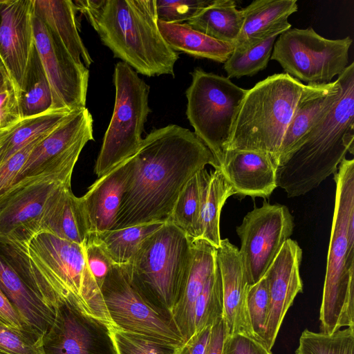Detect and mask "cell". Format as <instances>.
Masks as SVG:
<instances>
[{
	"mask_svg": "<svg viewBox=\"0 0 354 354\" xmlns=\"http://www.w3.org/2000/svg\"><path fill=\"white\" fill-rule=\"evenodd\" d=\"M0 70L3 71L7 74V72H6V68H5V66H4V64H3V62L2 60L1 55H0ZM7 75H8V74H7Z\"/></svg>",
	"mask_w": 354,
	"mask_h": 354,
	"instance_id": "816d5d0a",
	"label": "cell"
},
{
	"mask_svg": "<svg viewBox=\"0 0 354 354\" xmlns=\"http://www.w3.org/2000/svg\"><path fill=\"white\" fill-rule=\"evenodd\" d=\"M301 259V248L295 241L288 239L263 276L269 300L264 342L270 351L288 310L297 294L303 291L299 272Z\"/></svg>",
	"mask_w": 354,
	"mask_h": 354,
	"instance_id": "e0dca14e",
	"label": "cell"
},
{
	"mask_svg": "<svg viewBox=\"0 0 354 354\" xmlns=\"http://www.w3.org/2000/svg\"><path fill=\"white\" fill-rule=\"evenodd\" d=\"M79 156L71 153L55 158L1 193L0 234L14 231L37 232L53 196L61 187L71 185Z\"/></svg>",
	"mask_w": 354,
	"mask_h": 354,
	"instance_id": "30bf717a",
	"label": "cell"
},
{
	"mask_svg": "<svg viewBox=\"0 0 354 354\" xmlns=\"http://www.w3.org/2000/svg\"><path fill=\"white\" fill-rule=\"evenodd\" d=\"M227 335V326L222 317L212 326L205 354H222L223 344Z\"/></svg>",
	"mask_w": 354,
	"mask_h": 354,
	"instance_id": "c3c4849f",
	"label": "cell"
},
{
	"mask_svg": "<svg viewBox=\"0 0 354 354\" xmlns=\"http://www.w3.org/2000/svg\"><path fill=\"white\" fill-rule=\"evenodd\" d=\"M51 132L33 140L0 165V194L15 183L33 149Z\"/></svg>",
	"mask_w": 354,
	"mask_h": 354,
	"instance_id": "7bdbcfd3",
	"label": "cell"
},
{
	"mask_svg": "<svg viewBox=\"0 0 354 354\" xmlns=\"http://www.w3.org/2000/svg\"><path fill=\"white\" fill-rule=\"evenodd\" d=\"M17 122H16L15 124H13L12 126H11L10 127H9L8 129H6L3 130H0V139L2 138Z\"/></svg>",
	"mask_w": 354,
	"mask_h": 354,
	"instance_id": "f907efd6",
	"label": "cell"
},
{
	"mask_svg": "<svg viewBox=\"0 0 354 354\" xmlns=\"http://www.w3.org/2000/svg\"><path fill=\"white\" fill-rule=\"evenodd\" d=\"M268 303L267 283L263 277L257 283L250 286L247 296V306L254 337L264 344L265 324Z\"/></svg>",
	"mask_w": 354,
	"mask_h": 354,
	"instance_id": "74e56055",
	"label": "cell"
},
{
	"mask_svg": "<svg viewBox=\"0 0 354 354\" xmlns=\"http://www.w3.org/2000/svg\"><path fill=\"white\" fill-rule=\"evenodd\" d=\"M111 328L118 354H174L179 347L155 337Z\"/></svg>",
	"mask_w": 354,
	"mask_h": 354,
	"instance_id": "8d00e7d4",
	"label": "cell"
},
{
	"mask_svg": "<svg viewBox=\"0 0 354 354\" xmlns=\"http://www.w3.org/2000/svg\"><path fill=\"white\" fill-rule=\"evenodd\" d=\"M41 230L80 245L86 242L90 234L86 212L71 185L61 187L49 202L39 223Z\"/></svg>",
	"mask_w": 354,
	"mask_h": 354,
	"instance_id": "d4e9b609",
	"label": "cell"
},
{
	"mask_svg": "<svg viewBox=\"0 0 354 354\" xmlns=\"http://www.w3.org/2000/svg\"><path fill=\"white\" fill-rule=\"evenodd\" d=\"M4 0H0V4L3 2Z\"/></svg>",
	"mask_w": 354,
	"mask_h": 354,
	"instance_id": "f5cc1de1",
	"label": "cell"
},
{
	"mask_svg": "<svg viewBox=\"0 0 354 354\" xmlns=\"http://www.w3.org/2000/svg\"><path fill=\"white\" fill-rule=\"evenodd\" d=\"M213 0H156L158 20L168 24L187 22Z\"/></svg>",
	"mask_w": 354,
	"mask_h": 354,
	"instance_id": "f35d334b",
	"label": "cell"
},
{
	"mask_svg": "<svg viewBox=\"0 0 354 354\" xmlns=\"http://www.w3.org/2000/svg\"><path fill=\"white\" fill-rule=\"evenodd\" d=\"M34 14L46 26L71 57L87 68L93 59L78 32L76 8L71 0H33Z\"/></svg>",
	"mask_w": 354,
	"mask_h": 354,
	"instance_id": "484cf974",
	"label": "cell"
},
{
	"mask_svg": "<svg viewBox=\"0 0 354 354\" xmlns=\"http://www.w3.org/2000/svg\"><path fill=\"white\" fill-rule=\"evenodd\" d=\"M33 16V0H4L0 4V55L19 104L35 51Z\"/></svg>",
	"mask_w": 354,
	"mask_h": 354,
	"instance_id": "2e32d148",
	"label": "cell"
},
{
	"mask_svg": "<svg viewBox=\"0 0 354 354\" xmlns=\"http://www.w3.org/2000/svg\"><path fill=\"white\" fill-rule=\"evenodd\" d=\"M131 158V169L112 230L165 222L189 180L207 165H219L189 129L169 124L154 129Z\"/></svg>",
	"mask_w": 354,
	"mask_h": 354,
	"instance_id": "6da1fadb",
	"label": "cell"
},
{
	"mask_svg": "<svg viewBox=\"0 0 354 354\" xmlns=\"http://www.w3.org/2000/svg\"><path fill=\"white\" fill-rule=\"evenodd\" d=\"M113 83V112L94 168L98 178L136 153L151 111L149 85L127 64L119 62L115 65Z\"/></svg>",
	"mask_w": 354,
	"mask_h": 354,
	"instance_id": "9c48e42d",
	"label": "cell"
},
{
	"mask_svg": "<svg viewBox=\"0 0 354 354\" xmlns=\"http://www.w3.org/2000/svg\"><path fill=\"white\" fill-rule=\"evenodd\" d=\"M281 35L274 33L241 50H233L224 63L227 77L252 76L265 69L270 59L274 42Z\"/></svg>",
	"mask_w": 354,
	"mask_h": 354,
	"instance_id": "836d02e7",
	"label": "cell"
},
{
	"mask_svg": "<svg viewBox=\"0 0 354 354\" xmlns=\"http://www.w3.org/2000/svg\"><path fill=\"white\" fill-rule=\"evenodd\" d=\"M193 257L183 290L171 311L172 319L184 343L194 333V306L216 266V249L202 239L192 241Z\"/></svg>",
	"mask_w": 354,
	"mask_h": 354,
	"instance_id": "603a6c76",
	"label": "cell"
},
{
	"mask_svg": "<svg viewBox=\"0 0 354 354\" xmlns=\"http://www.w3.org/2000/svg\"><path fill=\"white\" fill-rule=\"evenodd\" d=\"M222 354H272L262 342L243 334L227 335Z\"/></svg>",
	"mask_w": 354,
	"mask_h": 354,
	"instance_id": "ee69618b",
	"label": "cell"
},
{
	"mask_svg": "<svg viewBox=\"0 0 354 354\" xmlns=\"http://www.w3.org/2000/svg\"><path fill=\"white\" fill-rule=\"evenodd\" d=\"M216 262L223 287V318L228 335L243 334L255 338L247 306L250 286L239 249L228 239H221L216 249Z\"/></svg>",
	"mask_w": 354,
	"mask_h": 354,
	"instance_id": "ac0fdd59",
	"label": "cell"
},
{
	"mask_svg": "<svg viewBox=\"0 0 354 354\" xmlns=\"http://www.w3.org/2000/svg\"><path fill=\"white\" fill-rule=\"evenodd\" d=\"M72 111L49 109L39 114L23 117L0 139V165L33 140L53 131Z\"/></svg>",
	"mask_w": 354,
	"mask_h": 354,
	"instance_id": "4dcf8cb0",
	"label": "cell"
},
{
	"mask_svg": "<svg viewBox=\"0 0 354 354\" xmlns=\"http://www.w3.org/2000/svg\"><path fill=\"white\" fill-rule=\"evenodd\" d=\"M35 51L51 92V109L86 107L89 71L68 53L44 23L34 14Z\"/></svg>",
	"mask_w": 354,
	"mask_h": 354,
	"instance_id": "9a60e30c",
	"label": "cell"
},
{
	"mask_svg": "<svg viewBox=\"0 0 354 354\" xmlns=\"http://www.w3.org/2000/svg\"><path fill=\"white\" fill-rule=\"evenodd\" d=\"M243 22L241 10L233 0H213L185 22L192 28L216 40L234 44Z\"/></svg>",
	"mask_w": 354,
	"mask_h": 354,
	"instance_id": "f546056e",
	"label": "cell"
},
{
	"mask_svg": "<svg viewBox=\"0 0 354 354\" xmlns=\"http://www.w3.org/2000/svg\"><path fill=\"white\" fill-rule=\"evenodd\" d=\"M209 172L203 169L186 183L167 221L182 230L192 241L196 239L202 193Z\"/></svg>",
	"mask_w": 354,
	"mask_h": 354,
	"instance_id": "d6a6232c",
	"label": "cell"
},
{
	"mask_svg": "<svg viewBox=\"0 0 354 354\" xmlns=\"http://www.w3.org/2000/svg\"><path fill=\"white\" fill-rule=\"evenodd\" d=\"M165 222L145 223L93 234L113 263L122 266L131 259L142 242L160 228Z\"/></svg>",
	"mask_w": 354,
	"mask_h": 354,
	"instance_id": "1f68e13d",
	"label": "cell"
},
{
	"mask_svg": "<svg viewBox=\"0 0 354 354\" xmlns=\"http://www.w3.org/2000/svg\"><path fill=\"white\" fill-rule=\"evenodd\" d=\"M335 198L322 300V332L354 326V239L348 236L354 216V160L344 158L334 174Z\"/></svg>",
	"mask_w": 354,
	"mask_h": 354,
	"instance_id": "8992f818",
	"label": "cell"
},
{
	"mask_svg": "<svg viewBox=\"0 0 354 354\" xmlns=\"http://www.w3.org/2000/svg\"><path fill=\"white\" fill-rule=\"evenodd\" d=\"M337 78L341 88L334 105L277 167V185L288 197L316 188L337 171L348 152L354 153V63Z\"/></svg>",
	"mask_w": 354,
	"mask_h": 354,
	"instance_id": "277c9868",
	"label": "cell"
},
{
	"mask_svg": "<svg viewBox=\"0 0 354 354\" xmlns=\"http://www.w3.org/2000/svg\"><path fill=\"white\" fill-rule=\"evenodd\" d=\"M295 354H354V326L332 333L305 329Z\"/></svg>",
	"mask_w": 354,
	"mask_h": 354,
	"instance_id": "e575fe53",
	"label": "cell"
},
{
	"mask_svg": "<svg viewBox=\"0 0 354 354\" xmlns=\"http://www.w3.org/2000/svg\"><path fill=\"white\" fill-rule=\"evenodd\" d=\"M100 290L111 327L178 346L184 344L173 319L160 313L141 297L120 266L113 265Z\"/></svg>",
	"mask_w": 354,
	"mask_h": 354,
	"instance_id": "7c38bea8",
	"label": "cell"
},
{
	"mask_svg": "<svg viewBox=\"0 0 354 354\" xmlns=\"http://www.w3.org/2000/svg\"><path fill=\"white\" fill-rule=\"evenodd\" d=\"M51 92L41 70L37 80L27 88L20 102V111L23 117L43 113L50 108Z\"/></svg>",
	"mask_w": 354,
	"mask_h": 354,
	"instance_id": "b9f144b4",
	"label": "cell"
},
{
	"mask_svg": "<svg viewBox=\"0 0 354 354\" xmlns=\"http://www.w3.org/2000/svg\"><path fill=\"white\" fill-rule=\"evenodd\" d=\"M0 290L31 329L43 337L55 319V308L46 304L0 254Z\"/></svg>",
	"mask_w": 354,
	"mask_h": 354,
	"instance_id": "4316f807",
	"label": "cell"
},
{
	"mask_svg": "<svg viewBox=\"0 0 354 354\" xmlns=\"http://www.w3.org/2000/svg\"><path fill=\"white\" fill-rule=\"evenodd\" d=\"M294 218L287 206L264 201L254 208L236 227L239 250L249 286L257 283L294 230Z\"/></svg>",
	"mask_w": 354,
	"mask_h": 354,
	"instance_id": "4fadbf2b",
	"label": "cell"
},
{
	"mask_svg": "<svg viewBox=\"0 0 354 354\" xmlns=\"http://www.w3.org/2000/svg\"><path fill=\"white\" fill-rule=\"evenodd\" d=\"M22 118L20 104L9 86L0 91V130L10 127Z\"/></svg>",
	"mask_w": 354,
	"mask_h": 354,
	"instance_id": "f6af8a7d",
	"label": "cell"
},
{
	"mask_svg": "<svg viewBox=\"0 0 354 354\" xmlns=\"http://www.w3.org/2000/svg\"><path fill=\"white\" fill-rule=\"evenodd\" d=\"M298 10L296 0H255L241 9L243 26L234 44L241 50L274 33L291 28L288 17Z\"/></svg>",
	"mask_w": 354,
	"mask_h": 354,
	"instance_id": "cb8c5ba5",
	"label": "cell"
},
{
	"mask_svg": "<svg viewBox=\"0 0 354 354\" xmlns=\"http://www.w3.org/2000/svg\"><path fill=\"white\" fill-rule=\"evenodd\" d=\"M83 246L91 274L101 290L105 278L115 263L95 234H89Z\"/></svg>",
	"mask_w": 354,
	"mask_h": 354,
	"instance_id": "60d3db41",
	"label": "cell"
},
{
	"mask_svg": "<svg viewBox=\"0 0 354 354\" xmlns=\"http://www.w3.org/2000/svg\"><path fill=\"white\" fill-rule=\"evenodd\" d=\"M212 326L195 333L187 342L178 347L174 354H205Z\"/></svg>",
	"mask_w": 354,
	"mask_h": 354,
	"instance_id": "7dc6e473",
	"label": "cell"
},
{
	"mask_svg": "<svg viewBox=\"0 0 354 354\" xmlns=\"http://www.w3.org/2000/svg\"><path fill=\"white\" fill-rule=\"evenodd\" d=\"M185 92L186 115L196 136L207 147L219 165L228 144L232 127L248 89L229 77L200 68L192 73Z\"/></svg>",
	"mask_w": 354,
	"mask_h": 354,
	"instance_id": "ba28073f",
	"label": "cell"
},
{
	"mask_svg": "<svg viewBox=\"0 0 354 354\" xmlns=\"http://www.w3.org/2000/svg\"><path fill=\"white\" fill-rule=\"evenodd\" d=\"M308 87L283 73L248 89L235 117L225 152L262 151L277 167L279 151L298 104Z\"/></svg>",
	"mask_w": 354,
	"mask_h": 354,
	"instance_id": "5b68a950",
	"label": "cell"
},
{
	"mask_svg": "<svg viewBox=\"0 0 354 354\" xmlns=\"http://www.w3.org/2000/svg\"><path fill=\"white\" fill-rule=\"evenodd\" d=\"M160 32L174 51L198 58L225 63L234 50V45L198 32L186 23L168 24L158 21Z\"/></svg>",
	"mask_w": 354,
	"mask_h": 354,
	"instance_id": "83f0119b",
	"label": "cell"
},
{
	"mask_svg": "<svg viewBox=\"0 0 354 354\" xmlns=\"http://www.w3.org/2000/svg\"><path fill=\"white\" fill-rule=\"evenodd\" d=\"M130 169L129 157L99 177L81 197L90 233L113 229Z\"/></svg>",
	"mask_w": 354,
	"mask_h": 354,
	"instance_id": "44dd1931",
	"label": "cell"
},
{
	"mask_svg": "<svg viewBox=\"0 0 354 354\" xmlns=\"http://www.w3.org/2000/svg\"><path fill=\"white\" fill-rule=\"evenodd\" d=\"M0 254L48 306L55 308L57 297L69 298L109 324L83 245L45 230L15 231L0 234Z\"/></svg>",
	"mask_w": 354,
	"mask_h": 354,
	"instance_id": "7a4b0ae2",
	"label": "cell"
},
{
	"mask_svg": "<svg viewBox=\"0 0 354 354\" xmlns=\"http://www.w3.org/2000/svg\"><path fill=\"white\" fill-rule=\"evenodd\" d=\"M192 240L170 222L147 237L120 266L131 286L162 315L171 311L183 290L192 261Z\"/></svg>",
	"mask_w": 354,
	"mask_h": 354,
	"instance_id": "52a82bcc",
	"label": "cell"
},
{
	"mask_svg": "<svg viewBox=\"0 0 354 354\" xmlns=\"http://www.w3.org/2000/svg\"><path fill=\"white\" fill-rule=\"evenodd\" d=\"M219 169L236 194L267 198L277 187V166L271 156L262 151H227Z\"/></svg>",
	"mask_w": 354,
	"mask_h": 354,
	"instance_id": "ffe728a7",
	"label": "cell"
},
{
	"mask_svg": "<svg viewBox=\"0 0 354 354\" xmlns=\"http://www.w3.org/2000/svg\"><path fill=\"white\" fill-rule=\"evenodd\" d=\"M93 119L86 107L72 111L64 120L32 151L15 183L34 174L50 160L62 156L80 153L93 140Z\"/></svg>",
	"mask_w": 354,
	"mask_h": 354,
	"instance_id": "d6986e66",
	"label": "cell"
},
{
	"mask_svg": "<svg viewBox=\"0 0 354 354\" xmlns=\"http://www.w3.org/2000/svg\"><path fill=\"white\" fill-rule=\"evenodd\" d=\"M55 319L41 338L44 354H118L111 326L83 311L71 299L57 297Z\"/></svg>",
	"mask_w": 354,
	"mask_h": 354,
	"instance_id": "5bb4252c",
	"label": "cell"
},
{
	"mask_svg": "<svg viewBox=\"0 0 354 354\" xmlns=\"http://www.w3.org/2000/svg\"><path fill=\"white\" fill-rule=\"evenodd\" d=\"M103 44L137 73L171 75L179 58L158 26L156 0H77Z\"/></svg>",
	"mask_w": 354,
	"mask_h": 354,
	"instance_id": "3957f363",
	"label": "cell"
},
{
	"mask_svg": "<svg viewBox=\"0 0 354 354\" xmlns=\"http://www.w3.org/2000/svg\"><path fill=\"white\" fill-rule=\"evenodd\" d=\"M10 86V80L7 74L2 70H0V91Z\"/></svg>",
	"mask_w": 354,
	"mask_h": 354,
	"instance_id": "681fc988",
	"label": "cell"
},
{
	"mask_svg": "<svg viewBox=\"0 0 354 354\" xmlns=\"http://www.w3.org/2000/svg\"><path fill=\"white\" fill-rule=\"evenodd\" d=\"M223 315V295L220 270L216 266L198 297L194 306L195 333L212 326Z\"/></svg>",
	"mask_w": 354,
	"mask_h": 354,
	"instance_id": "d590c367",
	"label": "cell"
},
{
	"mask_svg": "<svg viewBox=\"0 0 354 354\" xmlns=\"http://www.w3.org/2000/svg\"><path fill=\"white\" fill-rule=\"evenodd\" d=\"M0 354H44L37 335L0 327Z\"/></svg>",
	"mask_w": 354,
	"mask_h": 354,
	"instance_id": "ab89813d",
	"label": "cell"
},
{
	"mask_svg": "<svg viewBox=\"0 0 354 354\" xmlns=\"http://www.w3.org/2000/svg\"><path fill=\"white\" fill-rule=\"evenodd\" d=\"M350 37L330 39L311 27L290 28L277 38L270 59L285 73L308 84L329 83L348 66Z\"/></svg>",
	"mask_w": 354,
	"mask_h": 354,
	"instance_id": "8fae6325",
	"label": "cell"
},
{
	"mask_svg": "<svg viewBox=\"0 0 354 354\" xmlns=\"http://www.w3.org/2000/svg\"><path fill=\"white\" fill-rule=\"evenodd\" d=\"M308 85L286 131L278 154L277 166L299 146L309 131L334 105L340 93L338 78L329 83Z\"/></svg>",
	"mask_w": 354,
	"mask_h": 354,
	"instance_id": "7402d4cb",
	"label": "cell"
},
{
	"mask_svg": "<svg viewBox=\"0 0 354 354\" xmlns=\"http://www.w3.org/2000/svg\"><path fill=\"white\" fill-rule=\"evenodd\" d=\"M234 194L232 186L219 169L209 172L203 189L195 240L202 239L216 249L219 248L221 212L227 199Z\"/></svg>",
	"mask_w": 354,
	"mask_h": 354,
	"instance_id": "f1b7e54d",
	"label": "cell"
},
{
	"mask_svg": "<svg viewBox=\"0 0 354 354\" xmlns=\"http://www.w3.org/2000/svg\"><path fill=\"white\" fill-rule=\"evenodd\" d=\"M0 320L8 328L39 335L26 323L17 308L12 305L1 290Z\"/></svg>",
	"mask_w": 354,
	"mask_h": 354,
	"instance_id": "bcb514c9",
	"label": "cell"
}]
</instances>
